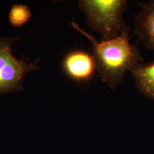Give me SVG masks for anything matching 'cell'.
Here are the masks:
<instances>
[{
    "label": "cell",
    "instance_id": "cell-3",
    "mask_svg": "<svg viewBox=\"0 0 154 154\" xmlns=\"http://www.w3.org/2000/svg\"><path fill=\"white\" fill-rule=\"evenodd\" d=\"M13 39L0 38V94L22 89L23 77L28 72L38 70L35 62L28 64L13 55Z\"/></svg>",
    "mask_w": 154,
    "mask_h": 154
},
{
    "label": "cell",
    "instance_id": "cell-2",
    "mask_svg": "<svg viewBox=\"0 0 154 154\" xmlns=\"http://www.w3.org/2000/svg\"><path fill=\"white\" fill-rule=\"evenodd\" d=\"M125 0H80L78 5L89 27L105 40L117 37L126 28L122 15Z\"/></svg>",
    "mask_w": 154,
    "mask_h": 154
},
{
    "label": "cell",
    "instance_id": "cell-1",
    "mask_svg": "<svg viewBox=\"0 0 154 154\" xmlns=\"http://www.w3.org/2000/svg\"><path fill=\"white\" fill-rule=\"evenodd\" d=\"M72 26L90 42L97 71L111 89L121 82L127 72L143 61L138 48L130 42L129 29L126 27L116 38L99 42L75 22H72Z\"/></svg>",
    "mask_w": 154,
    "mask_h": 154
},
{
    "label": "cell",
    "instance_id": "cell-6",
    "mask_svg": "<svg viewBox=\"0 0 154 154\" xmlns=\"http://www.w3.org/2000/svg\"><path fill=\"white\" fill-rule=\"evenodd\" d=\"M130 72L138 90L146 97L154 100V61L139 64Z\"/></svg>",
    "mask_w": 154,
    "mask_h": 154
},
{
    "label": "cell",
    "instance_id": "cell-7",
    "mask_svg": "<svg viewBox=\"0 0 154 154\" xmlns=\"http://www.w3.org/2000/svg\"><path fill=\"white\" fill-rule=\"evenodd\" d=\"M32 13L27 6L14 5L11 8L9 14V20L14 27H20L28 22Z\"/></svg>",
    "mask_w": 154,
    "mask_h": 154
},
{
    "label": "cell",
    "instance_id": "cell-4",
    "mask_svg": "<svg viewBox=\"0 0 154 154\" xmlns=\"http://www.w3.org/2000/svg\"><path fill=\"white\" fill-rule=\"evenodd\" d=\"M62 67L66 75L77 82H87L97 70L93 54L83 50H75L67 54Z\"/></svg>",
    "mask_w": 154,
    "mask_h": 154
},
{
    "label": "cell",
    "instance_id": "cell-5",
    "mask_svg": "<svg viewBox=\"0 0 154 154\" xmlns=\"http://www.w3.org/2000/svg\"><path fill=\"white\" fill-rule=\"evenodd\" d=\"M141 10L135 16V34L147 49L154 51V0L139 3Z\"/></svg>",
    "mask_w": 154,
    "mask_h": 154
}]
</instances>
